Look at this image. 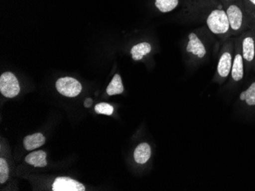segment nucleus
Instances as JSON below:
<instances>
[{"mask_svg": "<svg viewBox=\"0 0 255 191\" xmlns=\"http://www.w3.org/2000/svg\"><path fill=\"white\" fill-rule=\"evenodd\" d=\"M123 92H124V86H123L121 76L119 74H116L107 87V94L112 96V95H120Z\"/></svg>", "mask_w": 255, "mask_h": 191, "instance_id": "obj_14", "label": "nucleus"}, {"mask_svg": "<svg viewBox=\"0 0 255 191\" xmlns=\"http://www.w3.org/2000/svg\"><path fill=\"white\" fill-rule=\"evenodd\" d=\"M0 92L6 98L17 96L20 92V86L16 77L11 72H7L0 77Z\"/></svg>", "mask_w": 255, "mask_h": 191, "instance_id": "obj_3", "label": "nucleus"}, {"mask_svg": "<svg viewBox=\"0 0 255 191\" xmlns=\"http://www.w3.org/2000/svg\"><path fill=\"white\" fill-rule=\"evenodd\" d=\"M242 54L247 63L253 62L255 58V41L253 36L247 35L242 41Z\"/></svg>", "mask_w": 255, "mask_h": 191, "instance_id": "obj_9", "label": "nucleus"}, {"mask_svg": "<svg viewBox=\"0 0 255 191\" xmlns=\"http://www.w3.org/2000/svg\"><path fill=\"white\" fill-rule=\"evenodd\" d=\"M229 18L231 31L234 34L240 32L245 26L246 18L244 12L237 4H231L226 11Z\"/></svg>", "mask_w": 255, "mask_h": 191, "instance_id": "obj_5", "label": "nucleus"}, {"mask_svg": "<svg viewBox=\"0 0 255 191\" xmlns=\"http://www.w3.org/2000/svg\"><path fill=\"white\" fill-rule=\"evenodd\" d=\"M233 43H226L219 56L217 64V75L222 79H226L232 70L233 65Z\"/></svg>", "mask_w": 255, "mask_h": 191, "instance_id": "obj_2", "label": "nucleus"}, {"mask_svg": "<svg viewBox=\"0 0 255 191\" xmlns=\"http://www.w3.org/2000/svg\"><path fill=\"white\" fill-rule=\"evenodd\" d=\"M241 101H245L249 106H255V82L240 94Z\"/></svg>", "mask_w": 255, "mask_h": 191, "instance_id": "obj_16", "label": "nucleus"}, {"mask_svg": "<svg viewBox=\"0 0 255 191\" xmlns=\"http://www.w3.org/2000/svg\"><path fill=\"white\" fill-rule=\"evenodd\" d=\"M206 25L213 35L224 37L230 31L229 18L224 10L213 9L206 18Z\"/></svg>", "mask_w": 255, "mask_h": 191, "instance_id": "obj_1", "label": "nucleus"}, {"mask_svg": "<svg viewBox=\"0 0 255 191\" xmlns=\"http://www.w3.org/2000/svg\"><path fill=\"white\" fill-rule=\"evenodd\" d=\"M23 143H24V146L27 150H34L37 148L41 147V145L45 143V137L39 132L32 134V135L27 136L24 139Z\"/></svg>", "mask_w": 255, "mask_h": 191, "instance_id": "obj_11", "label": "nucleus"}, {"mask_svg": "<svg viewBox=\"0 0 255 191\" xmlns=\"http://www.w3.org/2000/svg\"><path fill=\"white\" fill-rule=\"evenodd\" d=\"M248 1H249L252 5H255V0H248Z\"/></svg>", "mask_w": 255, "mask_h": 191, "instance_id": "obj_20", "label": "nucleus"}, {"mask_svg": "<svg viewBox=\"0 0 255 191\" xmlns=\"http://www.w3.org/2000/svg\"><path fill=\"white\" fill-rule=\"evenodd\" d=\"M150 51H151V45L149 43H140L131 48V58L135 61H141L144 56L150 54Z\"/></svg>", "mask_w": 255, "mask_h": 191, "instance_id": "obj_13", "label": "nucleus"}, {"mask_svg": "<svg viewBox=\"0 0 255 191\" xmlns=\"http://www.w3.org/2000/svg\"><path fill=\"white\" fill-rule=\"evenodd\" d=\"M57 92L68 98H74L81 92L82 85L71 77L61 78L56 82Z\"/></svg>", "mask_w": 255, "mask_h": 191, "instance_id": "obj_4", "label": "nucleus"}, {"mask_svg": "<svg viewBox=\"0 0 255 191\" xmlns=\"http://www.w3.org/2000/svg\"><path fill=\"white\" fill-rule=\"evenodd\" d=\"M178 4L179 0H155L156 7L163 13L171 12Z\"/></svg>", "mask_w": 255, "mask_h": 191, "instance_id": "obj_15", "label": "nucleus"}, {"mask_svg": "<svg viewBox=\"0 0 255 191\" xmlns=\"http://www.w3.org/2000/svg\"><path fill=\"white\" fill-rule=\"evenodd\" d=\"M92 104V101L90 99V98H88V99H87V101L85 102V106L86 107H90L91 106Z\"/></svg>", "mask_w": 255, "mask_h": 191, "instance_id": "obj_19", "label": "nucleus"}, {"mask_svg": "<svg viewBox=\"0 0 255 191\" xmlns=\"http://www.w3.org/2000/svg\"><path fill=\"white\" fill-rule=\"evenodd\" d=\"M239 48L236 50V54L233 58V65H232V78L235 82H239L244 78V59L242 54L239 51Z\"/></svg>", "mask_w": 255, "mask_h": 191, "instance_id": "obj_8", "label": "nucleus"}, {"mask_svg": "<svg viewBox=\"0 0 255 191\" xmlns=\"http://www.w3.org/2000/svg\"><path fill=\"white\" fill-rule=\"evenodd\" d=\"M95 111L97 114L111 116L114 112V108L108 103H100L96 105Z\"/></svg>", "mask_w": 255, "mask_h": 191, "instance_id": "obj_17", "label": "nucleus"}, {"mask_svg": "<svg viewBox=\"0 0 255 191\" xmlns=\"http://www.w3.org/2000/svg\"><path fill=\"white\" fill-rule=\"evenodd\" d=\"M8 178V166L6 161L0 159V183L4 184Z\"/></svg>", "mask_w": 255, "mask_h": 191, "instance_id": "obj_18", "label": "nucleus"}, {"mask_svg": "<svg viewBox=\"0 0 255 191\" xmlns=\"http://www.w3.org/2000/svg\"><path fill=\"white\" fill-rule=\"evenodd\" d=\"M187 52L195 56L198 59H203L207 54L204 44L201 39L197 36L196 33L191 32L189 34Z\"/></svg>", "mask_w": 255, "mask_h": 191, "instance_id": "obj_7", "label": "nucleus"}, {"mask_svg": "<svg viewBox=\"0 0 255 191\" xmlns=\"http://www.w3.org/2000/svg\"><path fill=\"white\" fill-rule=\"evenodd\" d=\"M53 191H84L85 187L77 182L66 177H59L54 181L52 185Z\"/></svg>", "mask_w": 255, "mask_h": 191, "instance_id": "obj_6", "label": "nucleus"}, {"mask_svg": "<svg viewBox=\"0 0 255 191\" xmlns=\"http://www.w3.org/2000/svg\"><path fill=\"white\" fill-rule=\"evenodd\" d=\"M151 156V149L147 142L139 144L134 152V159L137 164L144 165Z\"/></svg>", "mask_w": 255, "mask_h": 191, "instance_id": "obj_10", "label": "nucleus"}, {"mask_svg": "<svg viewBox=\"0 0 255 191\" xmlns=\"http://www.w3.org/2000/svg\"><path fill=\"white\" fill-rule=\"evenodd\" d=\"M47 154L44 151H37L28 154L25 158V162L34 167L43 168L47 165Z\"/></svg>", "mask_w": 255, "mask_h": 191, "instance_id": "obj_12", "label": "nucleus"}]
</instances>
